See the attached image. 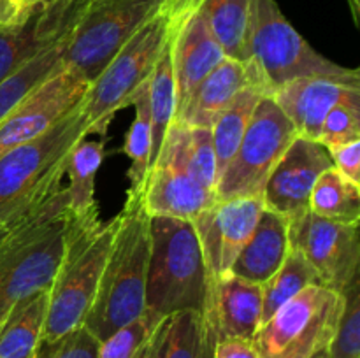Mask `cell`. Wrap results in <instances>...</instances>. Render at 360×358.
<instances>
[{"mask_svg": "<svg viewBox=\"0 0 360 358\" xmlns=\"http://www.w3.org/2000/svg\"><path fill=\"white\" fill-rule=\"evenodd\" d=\"M72 216L65 186L0 241V323L30 295L48 291L69 241Z\"/></svg>", "mask_w": 360, "mask_h": 358, "instance_id": "6da1fadb", "label": "cell"}, {"mask_svg": "<svg viewBox=\"0 0 360 358\" xmlns=\"http://www.w3.org/2000/svg\"><path fill=\"white\" fill-rule=\"evenodd\" d=\"M118 216L120 225L102 270L97 295L83 323L98 343L146 309L151 216L144 209L143 197H127Z\"/></svg>", "mask_w": 360, "mask_h": 358, "instance_id": "7a4b0ae2", "label": "cell"}, {"mask_svg": "<svg viewBox=\"0 0 360 358\" xmlns=\"http://www.w3.org/2000/svg\"><path fill=\"white\" fill-rule=\"evenodd\" d=\"M83 102L37 139L0 157V227H14L62 188L67 154L88 137Z\"/></svg>", "mask_w": 360, "mask_h": 358, "instance_id": "3957f363", "label": "cell"}, {"mask_svg": "<svg viewBox=\"0 0 360 358\" xmlns=\"http://www.w3.org/2000/svg\"><path fill=\"white\" fill-rule=\"evenodd\" d=\"M150 230L146 307L162 316L179 311L202 314L210 281L192 221L155 216Z\"/></svg>", "mask_w": 360, "mask_h": 358, "instance_id": "277c9868", "label": "cell"}, {"mask_svg": "<svg viewBox=\"0 0 360 358\" xmlns=\"http://www.w3.org/2000/svg\"><path fill=\"white\" fill-rule=\"evenodd\" d=\"M248 53L269 95L299 77L360 83L357 69L340 65L313 49L285 18L276 0H250Z\"/></svg>", "mask_w": 360, "mask_h": 358, "instance_id": "5b68a950", "label": "cell"}, {"mask_svg": "<svg viewBox=\"0 0 360 358\" xmlns=\"http://www.w3.org/2000/svg\"><path fill=\"white\" fill-rule=\"evenodd\" d=\"M118 225V214L98 227L79 228L72 221L62 263L48 290V314L41 340L58 339L83 325L97 295Z\"/></svg>", "mask_w": 360, "mask_h": 358, "instance_id": "8992f818", "label": "cell"}, {"mask_svg": "<svg viewBox=\"0 0 360 358\" xmlns=\"http://www.w3.org/2000/svg\"><path fill=\"white\" fill-rule=\"evenodd\" d=\"M171 34L172 16L160 7L91 81L83 102L88 135H104L116 112L134 104L141 88L150 81Z\"/></svg>", "mask_w": 360, "mask_h": 358, "instance_id": "52a82bcc", "label": "cell"}, {"mask_svg": "<svg viewBox=\"0 0 360 358\" xmlns=\"http://www.w3.org/2000/svg\"><path fill=\"white\" fill-rule=\"evenodd\" d=\"M162 0H88L63 46V65L88 83L158 13Z\"/></svg>", "mask_w": 360, "mask_h": 358, "instance_id": "ba28073f", "label": "cell"}, {"mask_svg": "<svg viewBox=\"0 0 360 358\" xmlns=\"http://www.w3.org/2000/svg\"><path fill=\"white\" fill-rule=\"evenodd\" d=\"M343 309V293L313 284L281 305L253 337L260 358H311L327 350Z\"/></svg>", "mask_w": 360, "mask_h": 358, "instance_id": "9c48e42d", "label": "cell"}, {"mask_svg": "<svg viewBox=\"0 0 360 358\" xmlns=\"http://www.w3.org/2000/svg\"><path fill=\"white\" fill-rule=\"evenodd\" d=\"M297 135L294 123L285 116L280 105L269 93L264 95L255 105L234 157L218 178L214 199L262 197L274 165Z\"/></svg>", "mask_w": 360, "mask_h": 358, "instance_id": "30bf717a", "label": "cell"}, {"mask_svg": "<svg viewBox=\"0 0 360 358\" xmlns=\"http://www.w3.org/2000/svg\"><path fill=\"white\" fill-rule=\"evenodd\" d=\"M185 139L186 126L172 121L144 185L143 204L151 218L192 221L217 202L214 193L190 174L185 161Z\"/></svg>", "mask_w": 360, "mask_h": 358, "instance_id": "8fae6325", "label": "cell"}, {"mask_svg": "<svg viewBox=\"0 0 360 358\" xmlns=\"http://www.w3.org/2000/svg\"><path fill=\"white\" fill-rule=\"evenodd\" d=\"M288 242L304 255L322 286L343 293L360 276L359 223H340L306 211L288 221Z\"/></svg>", "mask_w": 360, "mask_h": 358, "instance_id": "7c38bea8", "label": "cell"}, {"mask_svg": "<svg viewBox=\"0 0 360 358\" xmlns=\"http://www.w3.org/2000/svg\"><path fill=\"white\" fill-rule=\"evenodd\" d=\"M88 88L90 83L65 65L39 84L0 121V157L48 132L86 97Z\"/></svg>", "mask_w": 360, "mask_h": 358, "instance_id": "4fadbf2b", "label": "cell"}, {"mask_svg": "<svg viewBox=\"0 0 360 358\" xmlns=\"http://www.w3.org/2000/svg\"><path fill=\"white\" fill-rule=\"evenodd\" d=\"M264 207L262 197L217 200L193 218L210 284L229 274L243 246L252 237Z\"/></svg>", "mask_w": 360, "mask_h": 358, "instance_id": "5bb4252c", "label": "cell"}, {"mask_svg": "<svg viewBox=\"0 0 360 358\" xmlns=\"http://www.w3.org/2000/svg\"><path fill=\"white\" fill-rule=\"evenodd\" d=\"M330 167L333 160L326 146L297 135L267 178L262 192L266 209L288 221L304 214L309 211V195L316 179Z\"/></svg>", "mask_w": 360, "mask_h": 358, "instance_id": "9a60e30c", "label": "cell"}, {"mask_svg": "<svg viewBox=\"0 0 360 358\" xmlns=\"http://www.w3.org/2000/svg\"><path fill=\"white\" fill-rule=\"evenodd\" d=\"M88 0H44L23 25L0 30V83L65 39Z\"/></svg>", "mask_w": 360, "mask_h": 358, "instance_id": "2e32d148", "label": "cell"}, {"mask_svg": "<svg viewBox=\"0 0 360 358\" xmlns=\"http://www.w3.org/2000/svg\"><path fill=\"white\" fill-rule=\"evenodd\" d=\"M171 16V58L178 116L193 88L225 58V53L211 34L199 7L178 16Z\"/></svg>", "mask_w": 360, "mask_h": 358, "instance_id": "e0dca14e", "label": "cell"}, {"mask_svg": "<svg viewBox=\"0 0 360 358\" xmlns=\"http://www.w3.org/2000/svg\"><path fill=\"white\" fill-rule=\"evenodd\" d=\"M202 318L211 344L224 339L253 340L262 325V286L225 274L207 288Z\"/></svg>", "mask_w": 360, "mask_h": 358, "instance_id": "ac0fdd59", "label": "cell"}, {"mask_svg": "<svg viewBox=\"0 0 360 358\" xmlns=\"http://www.w3.org/2000/svg\"><path fill=\"white\" fill-rule=\"evenodd\" d=\"M260 84L266 88L253 60H239L225 56L190 93L185 105L178 112L174 121L185 126L211 128L217 116L234 100L236 95L245 88ZM267 90V88H266ZM269 93V91H267Z\"/></svg>", "mask_w": 360, "mask_h": 358, "instance_id": "d6986e66", "label": "cell"}, {"mask_svg": "<svg viewBox=\"0 0 360 358\" xmlns=\"http://www.w3.org/2000/svg\"><path fill=\"white\" fill-rule=\"evenodd\" d=\"M360 83L330 79V77H299L271 93L301 137L319 140L322 123L334 104Z\"/></svg>", "mask_w": 360, "mask_h": 358, "instance_id": "ffe728a7", "label": "cell"}, {"mask_svg": "<svg viewBox=\"0 0 360 358\" xmlns=\"http://www.w3.org/2000/svg\"><path fill=\"white\" fill-rule=\"evenodd\" d=\"M288 220L264 207L252 237L248 239L229 272L255 284H264L287 258Z\"/></svg>", "mask_w": 360, "mask_h": 358, "instance_id": "44dd1931", "label": "cell"}, {"mask_svg": "<svg viewBox=\"0 0 360 358\" xmlns=\"http://www.w3.org/2000/svg\"><path fill=\"white\" fill-rule=\"evenodd\" d=\"M104 158V140H83L76 144L67 154L63 175L69 185L65 186L69 199V213L76 227H98L102 223L95 200V183L98 168Z\"/></svg>", "mask_w": 360, "mask_h": 358, "instance_id": "7402d4cb", "label": "cell"}, {"mask_svg": "<svg viewBox=\"0 0 360 358\" xmlns=\"http://www.w3.org/2000/svg\"><path fill=\"white\" fill-rule=\"evenodd\" d=\"M211 350L202 314L179 311L162 318L134 358H211Z\"/></svg>", "mask_w": 360, "mask_h": 358, "instance_id": "603a6c76", "label": "cell"}, {"mask_svg": "<svg viewBox=\"0 0 360 358\" xmlns=\"http://www.w3.org/2000/svg\"><path fill=\"white\" fill-rule=\"evenodd\" d=\"M48 298V291H41L11 309L0 323V358H34L42 339Z\"/></svg>", "mask_w": 360, "mask_h": 358, "instance_id": "cb8c5ba5", "label": "cell"}, {"mask_svg": "<svg viewBox=\"0 0 360 358\" xmlns=\"http://www.w3.org/2000/svg\"><path fill=\"white\" fill-rule=\"evenodd\" d=\"M266 93L267 90L260 84L245 88L236 95L234 100L217 116L211 125L214 157H217V183L241 142L255 105Z\"/></svg>", "mask_w": 360, "mask_h": 358, "instance_id": "d4e9b609", "label": "cell"}, {"mask_svg": "<svg viewBox=\"0 0 360 358\" xmlns=\"http://www.w3.org/2000/svg\"><path fill=\"white\" fill-rule=\"evenodd\" d=\"M199 9L225 56L248 62L250 0H202Z\"/></svg>", "mask_w": 360, "mask_h": 358, "instance_id": "484cf974", "label": "cell"}, {"mask_svg": "<svg viewBox=\"0 0 360 358\" xmlns=\"http://www.w3.org/2000/svg\"><path fill=\"white\" fill-rule=\"evenodd\" d=\"M309 213L340 223H359L360 185L345 178L334 167L327 168L311 190Z\"/></svg>", "mask_w": 360, "mask_h": 358, "instance_id": "4316f807", "label": "cell"}, {"mask_svg": "<svg viewBox=\"0 0 360 358\" xmlns=\"http://www.w3.org/2000/svg\"><path fill=\"white\" fill-rule=\"evenodd\" d=\"M132 105L136 107V116L127 132L123 151L130 160V167L127 171V178H129L127 197L139 199L143 197L148 172L151 167V116L148 83L141 88Z\"/></svg>", "mask_w": 360, "mask_h": 358, "instance_id": "83f0119b", "label": "cell"}, {"mask_svg": "<svg viewBox=\"0 0 360 358\" xmlns=\"http://www.w3.org/2000/svg\"><path fill=\"white\" fill-rule=\"evenodd\" d=\"M148 97H150L151 116V165L160 151L169 126L176 116V90L174 74H172L171 39L165 46L164 53L158 58L150 81H148Z\"/></svg>", "mask_w": 360, "mask_h": 358, "instance_id": "f1b7e54d", "label": "cell"}, {"mask_svg": "<svg viewBox=\"0 0 360 358\" xmlns=\"http://www.w3.org/2000/svg\"><path fill=\"white\" fill-rule=\"evenodd\" d=\"M313 284H322L315 269L309 265L301 251L290 248L280 269L266 283L260 284L262 286V323L267 321L290 298Z\"/></svg>", "mask_w": 360, "mask_h": 358, "instance_id": "f546056e", "label": "cell"}, {"mask_svg": "<svg viewBox=\"0 0 360 358\" xmlns=\"http://www.w3.org/2000/svg\"><path fill=\"white\" fill-rule=\"evenodd\" d=\"M65 39H62L55 46L32 58L13 76L0 83V121L39 84H42L48 77H51L53 74L62 69Z\"/></svg>", "mask_w": 360, "mask_h": 358, "instance_id": "4dcf8cb0", "label": "cell"}, {"mask_svg": "<svg viewBox=\"0 0 360 358\" xmlns=\"http://www.w3.org/2000/svg\"><path fill=\"white\" fill-rule=\"evenodd\" d=\"M327 351L330 358H360V276L343 291V309Z\"/></svg>", "mask_w": 360, "mask_h": 358, "instance_id": "1f68e13d", "label": "cell"}, {"mask_svg": "<svg viewBox=\"0 0 360 358\" xmlns=\"http://www.w3.org/2000/svg\"><path fill=\"white\" fill-rule=\"evenodd\" d=\"M352 140H360V88L348 91L329 109L319 135V142L326 147Z\"/></svg>", "mask_w": 360, "mask_h": 358, "instance_id": "d6a6232c", "label": "cell"}, {"mask_svg": "<svg viewBox=\"0 0 360 358\" xmlns=\"http://www.w3.org/2000/svg\"><path fill=\"white\" fill-rule=\"evenodd\" d=\"M164 316L153 309H144L143 314L120 326L104 339L98 347V358H134V354L150 339Z\"/></svg>", "mask_w": 360, "mask_h": 358, "instance_id": "836d02e7", "label": "cell"}, {"mask_svg": "<svg viewBox=\"0 0 360 358\" xmlns=\"http://www.w3.org/2000/svg\"><path fill=\"white\" fill-rule=\"evenodd\" d=\"M185 161L195 181L211 193L217 190V157L211 128L186 126Z\"/></svg>", "mask_w": 360, "mask_h": 358, "instance_id": "e575fe53", "label": "cell"}, {"mask_svg": "<svg viewBox=\"0 0 360 358\" xmlns=\"http://www.w3.org/2000/svg\"><path fill=\"white\" fill-rule=\"evenodd\" d=\"M101 343L81 325L53 340H41L34 358H98Z\"/></svg>", "mask_w": 360, "mask_h": 358, "instance_id": "d590c367", "label": "cell"}, {"mask_svg": "<svg viewBox=\"0 0 360 358\" xmlns=\"http://www.w3.org/2000/svg\"><path fill=\"white\" fill-rule=\"evenodd\" d=\"M333 167L350 181L360 185V140L327 147Z\"/></svg>", "mask_w": 360, "mask_h": 358, "instance_id": "8d00e7d4", "label": "cell"}, {"mask_svg": "<svg viewBox=\"0 0 360 358\" xmlns=\"http://www.w3.org/2000/svg\"><path fill=\"white\" fill-rule=\"evenodd\" d=\"M211 358H260L250 339H224L213 344Z\"/></svg>", "mask_w": 360, "mask_h": 358, "instance_id": "74e56055", "label": "cell"}, {"mask_svg": "<svg viewBox=\"0 0 360 358\" xmlns=\"http://www.w3.org/2000/svg\"><path fill=\"white\" fill-rule=\"evenodd\" d=\"M25 0H0V30H11L30 18Z\"/></svg>", "mask_w": 360, "mask_h": 358, "instance_id": "f35d334b", "label": "cell"}, {"mask_svg": "<svg viewBox=\"0 0 360 358\" xmlns=\"http://www.w3.org/2000/svg\"><path fill=\"white\" fill-rule=\"evenodd\" d=\"M348 6H350L352 18H354L355 27H360V0H347Z\"/></svg>", "mask_w": 360, "mask_h": 358, "instance_id": "ab89813d", "label": "cell"}, {"mask_svg": "<svg viewBox=\"0 0 360 358\" xmlns=\"http://www.w3.org/2000/svg\"><path fill=\"white\" fill-rule=\"evenodd\" d=\"M44 0H25V4H27V9L28 11H34L35 7L39 6V4H42Z\"/></svg>", "mask_w": 360, "mask_h": 358, "instance_id": "60d3db41", "label": "cell"}, {"mask_svg": "<svg viewBox=\"0 0 360 358\" xmlns=\"http://www.w3.org/2000/svg\"><path fill=\"white\" fill-rule=\"evenodd\" d=\"M311 358H330V357H329V351L322 350V351H319V353H316V354H313Z\"/></svg>", "mask_w": 360, "mask_h": 358, "instance_id": "b9f144b4", "label": "cell"}, {"mask_svg": "<svg viewBox=\"0 0 360 358\" xmlns=\"http://www.w3.org/2000/svg\"><path fill=\"white\" fill-rule=\"evenodd\" d=\"M7 230H9V228H6V227H0V241H2V239L6 237Z\"/></svg>", "mask_w": 360, "mask_h": 358, "instance_id": "7bdbcfd3", "label": "cell"}]
</instances>
